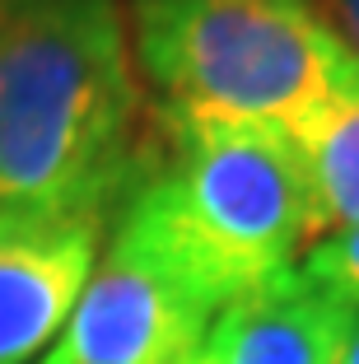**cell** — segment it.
Wrapping results in <instances>:
<instances>
[{
  "label": "cell",
  "mask_w": 359,
  "mask_h": 364,
  "mask_svg": "<svg viewBox=\"0 0 359 364\" xmlns=\"http://www.w3.org/2000/svg\"><path fill=\"white\" fill-rule=\"evenodd\" d=\"M122 14L154 117L299 136L359 98V56L317 0H122Z\"/></svg>",
  "instance_id": "obj_3"
},
{
  "label": "cell",
  "mask_w": 359,
  "mask_h": 364,
  "mask_svg": "<svg viewBox=\"0 0 359 364\" xmlns=\"http://www.w3.org/2000/svg\"><path fill=\"white\" fill-rule=\"evenodd\" d=\"M304 271L327 289V294H336L341 304H350V309L359 313V225L317 238L304 252Z\"/></svg>",
  "instance_id": "obj_8"
},
{
  "label": "cell",
  "mask_w": 359,
  "mask_h": 364,
  "mask_svg": "<svg viewBox=\"0 0 359 364\" xmlns=\"http://www.w3.org/2000/svg\"><path fill=\"white\" fill-rule=\"evenodd\" d=\"M107 229L103 205L0 215V364L47 355L103 257Z\"/></svg>",
  "instance_id": "obj_5"
},
{
  "label": "cell",
  "mask_w": 359,
  "mask_h": 364,
  "mask_svg": "<svg viewBox=\"0 0 359 364\" xmlns=\"http://www.w3.org/2000/svg\"><path fill=\"white\" fill-rule=\"evenodd\" d=\"M145 127L122 0H0V215L112 210Z\"/></svg>",
  "instance_id": "obj_2"
},
{
  "label": "cell",
  "mask_w": 359,
  "mask_h": 364,
  "mask_svg": "<svg viewBox=\"0 0 359 364\" xmlns=\"http://www.w3.org/2000/svg\"><path fill=\"white\" fill-rule=\"evenodd\" d=\"M322 10H327V19L336 23V33L350 43V52L359 56V0H317Z\"/></svg>",
  "instance_id": "obj_9"
},
{
  "label": "cell",
  "mask_w": 359,
  "mask_h": 364,
  "mask_svg": "<svg viewBox=\"0 0 359 364\" xmlns=\"http://www.w3.org/2000/svg\"><path fill=\"white\" fill-rule=\"evenodd\" d=\"M215 309L107 234L65 327L38 364H191Z\"/></svg>",
  "instance_id": "obj_4"
},
{
  "label": "cell",
  "mask_w": 359,
  "mask_h": 364,
  "mask_svg": "<svg viewBox=\"0 0 359 364\" xmlns=\"http://www.w3.org/2000/svg\"><path fill=\"white\" fill-rule=\"evenodd\" d=\"M289 140L299 145L308 178L313 243L359 225V98L336 103Z\"/></svg>",
  "instance_id": "obj_7"
},
{
  "label": "cell",
  "mask_w": 359,
  "mask_h": 364,
  "mask_svg": "<svg viewBox=\"0 0 359 364\" xmlns=\"http://www.w3.org/2000/svg\"><path fill=\"white\" fill-rule=\"evenodd\" d=\"M355 309L289 267L210 318L191 364H336Z\"/></svg>",
  "instance_id": "obj_6"
},
{
  "label": "cell",
  "mask_w": 359,
  "mask_h": 364,
  "mask_svg": "<svg viewBox=\"0 0 359 364\" xmlns=\"http://www.w3.org/2000/svg\"><path fill=\"white\" fill-rule=\"evenodd\" d=\"M336 364H359V313H355V322H350V332H345V346H341Z\"/></svg>",
  "instance_id": "obj_10"
},
{
  "label": "cell",
  "mask_w": 359,
  "mask_h": 364,
  "mask_svg": "<svg viewBox=\"0 0 359 364\" xmlns=\"http://www.w3.org/2000/svg\"><path fill=\"white\" fill-rule=\"evenodd\" d=\"M107 234L220 313L313 247L299 145L275 127L149 112Z\"/></svg>",
  "instance_id": "obj_1"
}]
</instances>
